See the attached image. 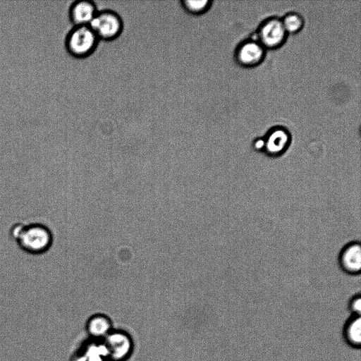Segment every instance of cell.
I'll return each mask as SVG.
<instances>
[{"mask_svg":"<svg viewBox=\"0 0 361 361\" xmlns=\"http://www.w3.org/2000/svg\"><path fill=\"white\" fill-rule=\"evenodd\" d=\"M263 49L256 42H247L238 51V59L245 65H253L258 63L263 56Z\"/></svg>","mask_w":361,"mask_h":361,"instance_id":"cell-11","label":"cell"},{"mask_svg":"<svg viewBox=\"0 0 361 361\" xmlns=\"http://www.w3.org/2000/svg\"><path fill=\"white\" fill-rule=\"evenodd\" d=\"M86 330L95 341L104 340L113 330L111 321L105 314H94L87 322Z\"/></svg>","mask_w":361,"mask_h":361,"instance_id":"cell-9","label":"cell"},{"mask_svg":"<svg viewBox=\"0 0 361 361\" xmlns=\"http://www.w3.org/2000/svg\"><path fill=\"white\" fill-rule=\"evenodd\" d=\"M285 29L279 20H271L262 27L259 37L262 42L267 47H273L279 45L283 40Z\"/></svg>","mask_w":361,"mask_h":361,"instance_id":"cell-7","label":"cell"},{"mask_svg":"<svg viewBox=\"0 0 361 361\" xmlns=\"http://www.w3.org/2000/svg\"><path fill=\"white\" fill-rule=\"evenodd\" d=\"M345 343L354 349H360L361 344L360 315L350 314L342 329Z\"/></svg>","mask_w":361,"mask_h":361,"instance_id":"cell-8","label":"cell"},{"mask_svg":"<svg viewBox=\"0 0 361 361\" xmlns=\"http://www.w3.org/2000/svg\"><path fill=\"white\" fill-rule=\"evenodd\" d=\"M89 26L99 40L109 41L118 37L122 32L123 24L117 13L104 10L98 11Z\"/></svg>","mask_w":361,"mask_h":361,"instance_id":"cell-3","label":"cell"},{"mask_svg":"<svg viewBox=\"0 0 361 361\" xmlns=\"http://www.w3.org/2000/svg\"><path fill=\"white\" fill-rule=\"evenodd\" d=\"M180 4L185 11L192 14H198L205 11L209 1L183 0L180 1Z\"/></svg>","mask_w":361,"mask_h":361,"instance_id":"cell-12","label":"cell"},{"mask_svg":"<svg viewBox=\"0 0 361 361\" xmlns=\"http://www.w3.org/2000/svg\"><path fill=\"white\" fill-rule=\"evenodd\" d=\"M302 20L297 15L288 16L283 23L285 30L290 32H294L298 30L302 26Z\"/></svg>","mask_w":361,"mask_h":361,"instance_id":"cell-13","label":"cell"},{"mask_svg":"<svg viewBox=\"0 0 361 361\" xmlns=\"http://www.w3.org/2000/svg\"><path fill=\"white\" fill-rule=\"evenodd\" d=\"M98 10L94 1L80 0L73 2L68 10V16L74 26L89 25Z\"/></svg>","mask_w":361,"mask_h":361,"instance_id":"cell-6","label":"cell"},{"mask_svg":"<svg viewBox=\"0 0 361 361\" xmlns=\"http://www.w3.org/2000/svg\"><path fill=\"white\" fill-rule=\"evenodd\" d=\"M288 135L282 130L274 131L264 142L266 152L270 156L281 154L287 147Z\"/></svg>","mask_w":361,"mask_h":361,"instance_id":"cell-10","label":"cell"},{"mask_svg":"<svg viewBox=\"0 0 361 361\" xmlns=\"http://www.w3.org/2000/svg\"><path fill=\"white\" fill-rule=\"evenodd\" d=\"M102 341L109 361H125L133 353L132 338L124 331L112 330Z\"/></svg>","mask_w":361,"mask_h":361,"instance_id":"cell-4","label":"cell"},{"mask_svg":"<svg viewBox=\"0 0 361 361\" xmlns=\"http://www.w3.org/2000/svg\"><path fill=\"white\" fill-rule=\"evenodd\" d=\"M338 264L348 275L356 276L361 271V245L358 240H352L343 246L338 255Z\"/></svg>","mask_w":361,"mask_h":361,"instance_id":"cell-5","label":"cell"},{"mask_svg":"<svg viewBox=\"0 0 361 361\" xmlns=\"http://www.w3.org/2000/svg\"><path fill=\"white\" fill-rule=\"evenodd\" d=\"M9 237L25 253L40 255L49 250L54 243L51 228L43 222H16L8 231Z\"/></svg>","mask_w":361,"mask_h":361,"instance_id":"cell-1","label":"cell"},{"mask_svg":"<svg viewBox=\"0 0 361 361\" xmlns=\"http://www.w3.org/2000/svg\"><path fill=\"white\" fill-rule=\"evenodd\" d=\"M99 39L89 25L73 26L64 40L67 51L76 58H84L95 49Z\"/></svg>","mask_w":361,"mask_h":361,"instance_id":"cell-2","label":"cell"},{"mask_svg":"<svg viewBox=\"0 0 361 361\" xmlns=\"http://www.w3.org/2000/svg\"><path fill=\"white\" fill-rule=\"evenodd\" d=\"M254 147L256 149H262L264 147V140H258L255 142Z\"/></svg>","mask_w":361,"mask_h":361,"instance_id":"cell-15","label":"cell"},{"mask_svg":"<svg viewBox=\"0 0 361 361\" xmlns=\"http://www.w3.org/2000/svg\"><path fill=\"white\" fill-rule=\"evenodd\" d=\"M348 309L350 314L360 315L361 312V296L360 293L353 295L348 300Z\"/></svg>","mask_w":361,"mask_h":361,"instance_id":"cell-14","label":"cell"}]
</instances>
